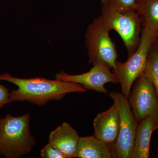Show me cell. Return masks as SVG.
<instances>
[{
    "mask_svg": "<svg viewBox=\"0 0 158 158\" xmlns=\"http://www.w3.org/2000/svg\"><path fill=\"white\" fill-rule=\"evenodd\" d=\"M0 80L12 83L18 87L16 90L13 89L9 92L10 103L27 101L42 106L51 101L60 100L67 94L83 93L87 91L80 84L57 79L20 78L6 73L0 75Z\"/></svg>",
    "mask_w": 158,
    "mask_h": 158,
    "instance_id": "1",
    "label": "cell"
},
{
    "mask_svg": "<svg viewBox=\"0 0 158 158\" xmlns=\"http://www.w3.org/2000/svg\"><path fill=\"white\" fill-rule=\"evenodd\" d=\"M30 122L29 114L16 117L8 114L0 118V156L19 158L31 152L36 139Z\"/></svg>",
    "mask_w": 158,
    "mask_h": 158,
    "instance_id": "2",
    "label": "cell"
},
{
    "mask_svg": "<svg viewBox=\"0 0 158 158\" xmlns=\"http://www.w3.org/2000/svg\"><path fill=\"white\" fill-rule=\"evenodd\" d=\"M100 17L110 31L114 30L121 37L128 56L138 48L141 41V21L136 10L115 9L102 5Z\"/></svg>",
    "mask_w": 158,
    "mask_h": 158,
    "instance_id": "3",
    "label": "cell"
},
{
    "mask_svg": "<svg viewBox=\"0 0 158 158\" xmlns=\"http://www.w3.org/2000/svg\"><path fill=\"white\" fill-rule=\"evenodd\" d=\"M158 36L155 32L143 28L140 44L135 52L128 56L126 62H116L113 73L121 85L122 93L127 98L133 84L144 73L150 49Z\"/></svg>",
    "mask_w": 158,
    "mask_h": 158,
    "instance_id": "4",
    "label": "cell"
},
{
    "mask_svg": "<svg viewBox=\"0 0 158 158\" xmlns=\"http://www.w3.org/2000/svg\"><path fill=\"white\" fill-rule=\"evenodd\" d=\"M110 31L99 16L94 19L87 28L85 44L89 63L103 62L113 69L118 56L115 44L110 38Z\"/></svg>",
    "mask_w": 158,
    "mask_h": 158,
    "instance_id": "5",
    "label": "cell"
},
{
    "mask_svg": "<svg viewBox=\"0 0 158 158\" xmlns=\"http://www.w3.org/2000/svg\"><path fill=\"white\" fill-rule=\"evenodd\" d=\"M109 95L117 104L119 116V132L113 146L115 157L132 158L138 123L128 98L122 93L116 91L111 92Z\"/></svg>",
    "mask_w": 158,
    "mask_h": 158,
    "instance_id": "6",
    "label": "cell"
},
{
    "mask_svg": "<svg viewBox=\"0 0 158 158\" xmlns=\"http://www.w3.org/2000/svg\"><path fill=\"white\" fill-rule=\"evenodd\" d=\"M129 96V102L138 123L148 116L158 118V99L154 86L143 73L136 80Z\"/></svg>",
    "mask_w": 158,
    "mask_h": 158,
    "instance_id": "7",
    "label": "cell"
},
{
    "mask_svg": "<svg viewBox=\"0 0 158 158\" xmlns=\"http://www.w3.org/2000/svg\"><path fill=\"white\" fill-rule=\"evenodd\" d=\"M93 67L88 72L77 75H70L64 72L56 74V79L63 81L80 84L86 90L107 94L105 85L108 83H118L111 68L106 63L98 62L93 63Z\"/></svg>",
    "mask_w": 158,
    "mask_h": 158,
    "instance_id": "8",
    "label": "cell"
},
{
    "mask_svg": "<svg viewBox=\"0 0 158 158\" xmlns=\"http://www.w3.org/2000/svg\"><path fill=\"white\" fill-rule=\"evenodd\" d=\"M94 135L108 144L114 145L118 137L119 116L118 106L114 102L106 111L99 113L93 121Z\"/></svg>",
    "mask_w": 158,
    "mask_h": 158,
    "instance_id": "9",
    "label": "cell"
},
{
    "mask_svg": "<svg viewBox=\"0 0 158 158\" xmlns=\"http://www.w3.org/2000/svg\"><path fill=\"white\" fill-rule=\"evenodd\" d=\"M80 138L70 124L64 122L50 133L48 144L62 151L66 158H73Z\"/></svg>",
    "mask_w": 158,
    "mask_h": 158,
    "instance_id": "10",
    "label": "cell"
},
{
    "mask_svg": "<svg viewBox=\"0 0 158 158\" xmlns=\"http://www.w3.org/2000/svg\"><path fill=\"white\" fill-rule=\"evenodd\" d=\"M113 146L94 135L80 137L75 157L115 158Z\"/></svg>",
    "mask_w": 158,
    "mask_h": 158,
    "instance_id": "11",
    "label": "cell"
},
{
    "mask_svg": "<svg viewBox=\"0 0 158 158\" xmlns=\"http://www.w3.org/2000/svg\"><path fill=\"white\" fill-rule=\"evenodd\" d=\"M155 118L148 116L138 123L134 144L132 158H148L150 144L154 131Z\"/></svg>",
    "mask_w": 158,
    "mask_h": 158,
    "instance_id": "12",
    "label": "cell"
},
{
    "mask_svg": "<svg viewBox=\"0 0 158 158\" xmlns=\"http://www.w3.org/2000/svg\"><path fill=\"white\" fill-rule=\"evenodd\" d=\"M136 11L141 18L143 28L158 34V0H150L139 4Z\"/></svg>",
    "mask_w": 158,
    "mask_h": 158,
    "instance_id": "13",
    "label": "cell"
},
{
    "mask_svg": "<svg viewBox=\"0 0 158 158\" xmlns=\"http://www.w3.org/2000/svg\"><path fill=\"white\" fill-rule=\"evenodd\" d=\"M156 41L148 53L144 73L154 86L158 99V42Z\"/></svg>",
    "mask_w": 158,
    "mask_h": 158,
    "instance_id": "14",
    "label": "cell"
},
{
    "mask_svg": "<svg viewBox=\"0 0 158 158\" xmlns=\"http://www.w3.org/2000/svg\"><path fill=\"white\" fill-rule=\"evenodd\" d=\"M105 5L122 10H136L137 8L136 0H108Z\"/></svg>",
    "mask_w": 158,
    "mask_h": 158,
    "instance_id": "15",
    "label": "cell"
},
{
    "mask_svg": "<svg viewBox=\"0 0 158 158\" xmlns=\"http://www.w3.org/2000/svg\"><path fill=\"white\" fill-rule=\"evenodd\" d=\"M40 155L43 158H67L62 151L49 144L41 150Z\"/></svg>",
    "mask_w": 158,
    "mask_h": 158,
    "instance_id": "16",
    "label": "cell"
},
{
    "mask_svg": "<svg viewBox=\"0 0 158 158\" xmlns=\"http://www.w3.org/2000/svg\"><path fill=\"white\" fill-rule=\"evenodd\" d=\"M9 90L8 88L0 84V108L10 103Z\"/></svg>",
    "mask_w": 158,
    "mask_h": 158,
    "instance_id": "17",
    "label": "cell"
},
{
    "mask_svg": "<svg viewBox=\"0 0 158 158\" xmlns=\"http://www.w3.org/2000/svg\"><path fill=\"white\" fill-rule=\"evenodd\" d=\"M150 1V0H136L137 2V6L139 4H141V3L145 2H148V1Z\"/></svg>",
    "mask_w": 158,
    "mask_h": 158,
    "instance_id": "18",
    "label": "cell"
},
{
    "mask_svg": "<svg viewBox=\"0 0 158 158\" xmlns=\"http://www.w3.org/2000/svg\"><path fill=\"white\" fill-rule=\"evenodd\" d=\"M158 129V118L156 119L154 125V131Z\"/></svg>",
    "mask_w": 158,
    "mask_h": 158,
    "instance_id": "19",
    "label": "cell"
},
{
    "mask_svg": "<svg viewBox=\"0 0 158 158\" xmlns=\"http://www.w3.org/2000/svg\"><path fill=\"white\" fill-rule=\"evenodd\" d=\"M108 0H101L102 5H105L107 2Z\"/></svg>",
    "mask_w": 158,
    "mask_h": 158,
    "instance_id": "20",
    "label": "cell"
}]
</instances>
